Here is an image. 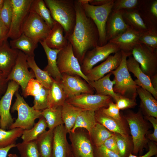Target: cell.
Wrapping results in <instances>:
<instances>
[{"mask_svg":"<svg viewBox=\"0 0 157 157\" xmlns=\"http://www.w3.org/2000/svg\"><path fill=\"white\" fill-rule=\"evenodd\" d=\"M13 13L8 35L12 40L16 39L22 33L24 23L30 12L33 0H11Z\"/></svg>","mask_w":157,"mask_h":157,"instance_id":"cell-7","label":"cell"},{"mask_svg":"<svg viewBox=\"0 0 157 157\" xmlns=\"http://www.w3.org/2000/svg\"><path fill=\"white\" fill-rule=\"evenodd\" d=\"M82 110L66 102L62 106V117L67 133L71 131L73 127L76 118Z\"/></svg>","mask_w":157,"mask_h":157,"instance_id":"cell-33","label":"cell"},{"mask_svg":"<svg viewBox=\"0 0 157 157\" xmlns=\"http://www.w3.org/2000/svg\"><path fill=\"white\" fill-rule=\"evenodd\" d=\"M126 65L129 72L132 73L137 79L134 81L136 84L151 93L154 98L157 99V92L153 88L150 77L141 70L139 64L131 56L128 57Z\"/></svg>","mask_w":157,"mask_h":157,"instance_id":"cell-20","label":"cell"},{"mask_svg":"<svg viewBox=\"0 0 157 157\" xmlns=\"http://www.w3.org/2000/svg\"><path fill=\"white\" fill-rule=\"evenodd\" d=\"M53 129L46 131L35 141L40 157H51Z\"/></svg>","mask_w":157,"mask_h":157,"instance_id":"cell-32","label":"cell"},{"mask_svg":"<svg viewBox=\"0 0 157 157\" xmlns=\"http://www.w3.org/2000/svg\"><path fill=\"white\" fill-rule=\"evenodd\" d=\"M4 0H0V12Z\"/></svg>","mask_w":157,"mask_h":157,"instance_id":"cell-59","label":"cell"},{"mask_svg":"<svg viewBox=\"0 0 157 157\" xmlns=\"http://www.w3.org/2000/svg\"><path fill=\"white\" fill-rule=\"evenodd\" d=\"M51 30L42 18L30 10L23 25L22 33L38 43L45 40Z\"/></svg>","mask_w":157,"mask_h":157,"instance_id":"cell-8","label":"cell"},{"mask_svg":"<svg viewBox=\"0 0 157 157\" xmlns=\"http://www.w3.org/2000/svg\"><path fill=\"white\" fill-rule=\"evenodd\" d=\"M112 0H90L89 3L94 6H101L107 4Z\"/></svg>","mask_w":157,"mask_h":157,"instance_id":"cell-56","label":"cell"},{"mask_svg":"<svg viewBox=\"0 0 157 157\" xmlns=\"http://www.w3.org/2000/svg\"><path fill=\"white\" fill-rule=\"evenodd\" d=\"M21 157H40L35 140L16 144Z\"/></svg>","mask_w":157,"mask_h":157,"instance_id":"cell-41","label":"cell"},{"mask_svg":"<svg viewBox=\"0 0 157 157\" xmlns=\"http://www.w3.org/2000/svg\"><path fill=\"white\" fill-rule=\"evenodd\" d=\"M95 116L97 122L103 125L110 132L124 137L129 136L123 121H117L106 115L103 112L101 108L95 111Z\"/></svg>","mask_w":157,"mask_h":157,"instance_id":"cell-23","label":"cell"},{"mask_svg":"<svg viewBox=\"0 0 157 157\" xmlns=\"http://www.w3.org/2000/svg\"><path fill=\"white\" fill-rule=\"evenodd\" d=\"M140 1L138 0H114L112 10L119 11L122 10H133L140 7Z\"/></svg>","mask_w":157,"mask_h":157,"instance_id":"cell-45","label":"cell"},{"mask_svg":"<svg viewBox=\"0 0 157 157\" xmlns=\"http://www.w3.org/2000/svg\"><path fill=\"white\" fill-rule=\"evenodd\" d=\"M127 122L132 135L133 144V153L137 155L141 152L147 140L145 137L149 126L144 119L140 109L136 113L130 112L124 116Z\"/></svg>","mask_w":157,"mask_h":157,"instance_id":"cell-5","label":"cell"},{"mask_svg":"<svg viewBox=\"0 0 157 157\" xmlns=\"http://www.w3.org/2000/svg\"><path fill=\"white\" fill-rule=\"evenodd\" d=\"M122 16L130 27L140 33L145 32L149 28L137 9L123 10Z\"/></svg>","mask_w":157,"mask_h":157,"instance_id":"cell-28","label":"cell"},{"mask_svg":"<svg viewBox=\"0 0 157 157\" xmlns=\"http://www.w3.org/2000/svg\"><path fill=\"white\" fill-rule=\"evenodd\" d=\"M140 33L129 27L123 33L108 42L116 44L124 52L132 54L134 47L139 43Z\"/></svg>","mask_w":157,"mask_h":157,"instance_id":"cell-21","label":"cell"},{"mask_svg":"<svg viewBox=\"0 0 157 157\" xmlns=\"http://www.w3.org/2000/svg\"><path fill=\"white\" fill-rule=\"evenodd\" d=\"M157 157V156L156 155V156H155V157Z\"/></svg>","mask_w":157,"mask_h":157,"instance_id":"cell-62","label":"cell"},{"mask_svg":"<svg viewBox=\"0 0 157 157\" xmlns=\"http://www.w3.org/2000/svg\"><path fill=\"white\" fill-rule=\"evenodd\" d=\"M9 44L11 48L21 51L27 56L34 57V50L38 45V43L24 33L19 38L10 40Z\"/></svg>","mask_w":157,"mask_h":157,"instance_id":"cell-30","label":"cell"},{"mask_svg":"<svg viewBox=\"0 0 157 157\" xmlns=\"http://www.w3.org/2000/svg\"><path fill=\"white\" fill-rule=\"evenodd\" d=\"M47 124L45 118L42 117L35 123L33 127L28 130H24L21 136L24 142L34 141L42 134L46 131Z\"/></svg>","mask_w":157,"mask_h":157,"instance_id":"cell-37","label":"cell"},{"mask_svg":"<svg viewBox=\"0 0 157 157\" xmlns=\"http://www.w3.org/2000/svg\"><path fill=\"white\" fill-rule=\"evenodd\" d=\"M67 134L64 124L53 129L51 157H72L71 145L67 139Z\"/></svg>","mask_w":157,"mask_h":157,"instance_id":"cell-18","label":"cell"},{"mask_svg":"<svg viewBox=\"0 0 157 157\" xmlns=\"http://www.w3.org/2000/svg\"><path fill=\"white\" fill-rule=\"evenodd\" d=\"M49 89L43 86L39 93L34 97L33 106L34 109L38 110H43L48 108V96Z\"/></svg>","mask_w":157,"mask_h":157,"instance_id":"cell-44","label":"cell"},{"mask_svg":"<svg viewBox=\"0 0 157 157\" xmlns=\"http://www.w3.org/2000/svg\"><path fill=\"white\" fill-rule=\"evenodd\" d=\"M150 11L153 16L156 19L157 18V0L152 2L150 8Z\"/></svg>","mask_w":157,"mask_h":157,"instance_id":"cell-57","label":"cell"},{"mask_svg":"<svg viewBox=\"0 0 157 157\" xmlns=\"http://www.w3.org/2000/svg\"><path fill=\"white\" fill-rule=\"evenodd\" d=\"M67 99L60 82L54 80L49 89L47 101L48 108H56L62 106Z\"/></svg>","mask_w":157,"mask_h":157,"instance_id":"cell-29","label":"cell"},{"mask_svg":"<svg viewBox=\"0 0 157 157\" xmlns=\"http://www.w3.org/2000/svg\"><path fill=\"white\" fill-rule=\"evenodd\" d=\"M9 29L0 20V46L7 40Z\"/></svg>","mask_w":157,"mask_h":157,"instance_id":"cell-53","label":"cell"},{"mask_svg":"<svg viewBox=\"0 0 157 157\" xmlns=\"http://www.w3.org/2000/svg\"><path fill=\"white\" fill-rule=\"evenodd\" d=\"M145 119L152 124L154 129L153 133L148 135V138L152 141L157 142V118L152 116H145Z\"/></svg>","mask_w":157,"mask_h":157,"instance_id":"cell-51","label":"cell"},{"mask_svg":"<svg viewBox=\"0 0 157 157\" xmlns=\"http://www.w3.org/2000/svg\"><path fill=\"white\" fill-rule=\"evenodd\" d=\"M30 10L42 18L51 29L55 21L52 18L49 9L43 0H33Z\"/></svg>","mask_w":157,"mask_h":157,"instance_id":"cell-38","label":"cell"},{"mask_svg":"<svg viewBox=\"0 0 157 157\" xmlns=\"http://www.w3.org/2000/svg\"><path fill=\"white\" fill-rule=\"evenodd\" d=\"M19 87L15 81H9L6 90L0 99V127L3 129L9 128L14 122L10 112V107L13 96Z\"/></svg>","mask_w":157,"mask_h":157,"instance_id":"cell-16","label":"cell"},{"mask_svg":"<svg viewBox=\"0 0 157 157\" xmlns=\"http://www.w3.org/2000/svg\"><path fill=\"white\" fill-rule=\"evenodd\" d=\"M7 76L0 71V95L2 96L5 92L8 81L7 79Z\"/></svg>","mask_w":157,"mask_h":157,"instance_id":"cell-54","label":"cell"},{"mask_svg":"<svg viewBox=\"0 0 157 157\" xmlns=\"http://www.w3.org/2000/svg\"><path fill=\"white\" fill-rule=\"evenodd\" d=\"M132 55L146 75L150 77L157 74V50H153L139 43L134 47Z\"/></svg>","mask_w":157,"mask_h":157,"instance_id":"cell-10","label":"cell"},{"mask_svg":"<svg viewBox=\"0 0 157 157\" xmlns=\"http://www.w3.org/2000/svg\"><path fill=\"white\" fill-rule=\"evenodd\" d=\"M113 134L103 125L97 122L89 136L93 146L98 147L103 145L104 142Z\"/></svg>","mask_w":157,"mask_h":157,"instance_id":"cell-36","label":"cell"},{"mask_svg":"<svg viewBox=\"0 0 157 157\" xmlns=\"http://www.w3.org/2000/svg\"><path fill=\"white\" fill-rule=\"evenodd\" d=\"M19 51L11 48L7 40L0 46V71L7 76L15 65Z\"/></svg>","mask_w":157,"mask_h":157,"instance_id":"cell-22","label":"cell"},{"mask_svg":"<svg viewBox=\"0 0 157 157\" xmlns=\"http://www.w3.org/2000/svg\"><path fill=\"white\" fill-rule=\"evenodd\" d=\"M57 62L58 70L61 74L79 76L89 83L88 78L81 71V65L74 55L72 46L69 42L67 45L58 53Z\"/></svg>","mask_w":157,"mask_h":157,"instance_id":"cell-9","label":"cell"},{"mask_svg":"<svg viewBox=\"0 0 157 157\" xmlns=\"http://www.w3.org/2000/svg\"><path fill=\"white\" fill-rule=\"evenodd\" d=\"M117 146L121 157H128L133 150V144L129 136L124 137L121 135L115 133Z\"/></svg>","mask_w":157,"mask_h":157,"instance_id":"cell-40","label":"cell"},{"mask_svg":"<svg viewBox=\"0 0 157 157\" xmlns=\"http://www.w3.org/2000/svg\"><path fill=\"white\" fill-rule=\"evenodd\" d=\"M62 106L56 108H47L42 111V116L45 119L49 129L64 124L62 117Z\"/></svg>","mask_w":157,"mask_h":157,"instance_id":"cell-35","label":"cell"},{"mask_svg":"<svg viewBox=\"0 0 157 157\" xmlns=\"http://www.w3.org/2000/svg\"><path fill=\"white\" fill-rule=\"evenodd\" d=\"M120 50L116 44L108 42L103 46L98 45L88 51L81 65L82 72L85 75L97 64L106 60L111 54Z\"/></svg>","mask_w":157,"mask_h":157,"instance_id":"cell-12","label":"cell"},{"mask_svg":"<svg viewBox=\"0 0 157 157\" xmlns=\"http://www.w3.org/2000/svg\"><path fill=\"white\" fill-rule=\"evenodd\" d=\"M150 78L153 88L157 92V74L151 76Z\"/></svg>","mask_w":157,"mask_h":157,"instance_id":"cell-58","label":"cell"},{"mask_svg":"<svg viewBox=\"0 0 157 157\" xmlns=\"http://www.w3.org/2000/svg\"><path fill=\"white\" fill-rule=\"evenodd\" d=\"M27 57L23 52L19 50L15 65L7 78L8 81H14L20 86L23 93L28 81L35 78L33 71L28 69Z\"/></svg>","mask_w":157,"mask_h":157,"instance_id":"cell-14","label":"cell"},{"mask_svg":"<svg viewBox=\"0 0 157 157\" xmlns=\"http://www.w3.org/2000/svg\"><path fill=\"white\" fill-rule=\"evenodd\" d=\"M27 63L29 68L31 69L37 80L44 87L49 89L54 80L47 72L42 70L38 66L35 61L34 56H27Z\"/></svg>","mask_w":157,"mask_h":157,"instance_id":"cell-34","label":"cell"},{"mask_svg":"<svg viewBox=\"0 0 157 157\" xmlns=\"http://www.w3.org/2000/svg\"><path fill=\"white\" fill-rule=\"evenodd\" d=\"M122 51V58L120 65L116 69L110 72L114 76L115 81L113 90L119 95L136 100L138 86L132 78L126 65L127 58L132 54Z\"/></svg>","mask_w":157,"mask_h":157,"instance_id":"cell-3","label":"cell"},{"mask_svg":"<svg viewBox=\"0 0 157 157\" xmlns=\"http://www.w3.org/2000/svg\"><path fill=\"white\" fill-rule=\"evenodd\" d=\"M76 20L73 31L67 39L74 54L81 65L86 52L98 45L99 35L92 19L86 15L78 0H75Z\"/></svg>","mask_w":157,"mask_h":157,"instance_id":"cell-1","label":"cell"},{"mask_svg":"<svg viewBox=\"0 0 157 157\" xmlns=\"http://www.w3.org/2000/svg\"><path fill=\"white\" fill-rule=\"evenodd\" d=\"M114 1L112 0L110 2L101 6L80 3L86 15L92 19L97 28L99 35V46H103L108 42L106 38V24L112 10Z\"/></svg>","mask_w":157,"mask_h":157,"instance_id":"cell-6","label":"cell"},{"mask_svg":"<svg viewBox=\"0 0 157 157\" xmlns=\"http://www.w3.org/2000/svg\"><path fill=\"white\" fill-rule=\"evenodd\" d=\"M112 99L109 96L83 93L67 99L65 102L82 110L95 111L107 108Z\"/></svg>","mask_w":157,"mask_h":157,"instance_id":"cell-13","label":"cell"},{"mask_svg":"<svg viewBox=\"0 0 157 157\" xmlns=\"http://www.w3.org/2000/svg\"><path fill=\"white\" fill-rule=\"evenodd\" d=\"M139 43L153 50L157 49V31L154 28H149L147 31L140 33Z\"/></svg>","mask_w":157,"mask_h":157,"instance_id":"cell-42","label":"cell"},{"mask_svg":"<svg viewBox=\"0 0 157 157\" xmlns=\"http://www.w3.org/2000/svg\"><path fill=\"white\" fill-rule=\"evenodd\" d=\"M123 10H112L106 24V38L107 42L125 31L130 27L125 22L122 16Z\"/></svg>","mask_w":157,"mask_h":157,"instance_id":"cell-19","label":"cell"},{"mask_svg":"<svg viewBox=\"0 0 157 157\" xmlns=\"http://www.w3.org/2000/svg\"><path fill=\"white\" fill-rule=\"evenodd\" d=\"M44 41L49 47L58 50L65 47L69 42L65 35L63 27L56 22Z\"/></svg>","mask_w":157,"mask_h":157,"instance_id":"cell-24","label":"cell"},{"mask_svg":"<svg viewBox=\"0 0 157 157\" xmlns=\"http://www.w3.org/2000/svg\"><path fill=\"white\" fill-rule=\"evenodd\" d=\"M148 147L149 150L144 155L138 156L130 154L128 157H151L157 154V147L156 144L152 141L148 143Z\"/></svg>","mask_w":157,"mask_h":157,"instance_id":"cell-52","label":"cell"},{"mask_svg":"<svg viewBox=\"0 0 157 157\" xmlns=\"http://www.w3.org/2000/svg\"><path fill=\"white\" fill-rule=\"evenodd\" d=\"M103 145L109 150L119 154V151L117 144L115 133H114L112 136L107 139Z\"/></svg>","mask_w":157,"mask_h":157,"instance_id":"cell-50","label":"cell"},{"mask_svg":"<svg viewBox=\"0 0 157 157\" xmlns=\"http://www.w3.org/2000/svg\"><path fill=\"white\" fill-rule=\"evenodd\" d=\"M13 13V5L11 0H4L0 12V20L9 29Z\"/></svg>","mask_w":157,"mask_h":157,"instance_id":"cell-43","label":"cell"},{"mask_svg":"<svg viewBox=\"0 0 157 157\" xmlns=\"http://www.w3.org/2000/svg\"><path fill=\"white\" fill-rule=\"evenodd\" d=\"M122 56V51L120 50L114 55H110L99 65L93 67L85 74L89 82L98 80L116 69L121 63Z\"/></svg>","mask_w":157,"mask_h":157,"instance_id":"cell-17","label":"cell"},{"mask_svg":"<svg viewBox=\"0 0 157 157\" xmlns=\"http://www.w3.org/2000/svg\"><path fill=\"white\" fill-rule=\"evenodd\" d=\"M1 96L0 95V99L1 98Z\"/></svg>","mask_w":157,"mask_h":157,"instance_id":"cell-61","label":"cell"},{"mask_svg":"<svg viewBox=\"0 0 157 157\" xmlns=\"http://www.w3.org/2000/svg\"><path fill=\"white\" fill-rule=\"evenodd\" d=\"M112 74L111 73H109L98 80L90 81L89 84L95 90L96 94L109 96L115 101L120 95L115 93L113 90L115 81V79L113 81L110 80V78Z\"/></svg>","mask_w":157,"mask_h":157,"instance_id":"cell-26","label":"cell"},{"mask_svg":"<svg viewBox=\"0 0 157 157\" xmlns=\"http://www.w3.org/2000/svg\"><path fill=\"white\" fill-rule=\"evenodd\" d=\"M97 122L95 111L82 110L78 114L70 132H73L77 128H83L88 131L89 135Z\"/></svg>","mask_w":157,"mask_h":157,"instance_id":"cell-31","label":"cell"},{"mask_svg":"<svg viewBox=\"0 0 157 157\" xmlns=\"http://www.w3.org/2000/svg\"><path fill=\"white\" fill-rule=\"evenodd\" d=\"M138 95L141 101V110L145 116L157 118V101L149 92L138 86L137 89Z\"/></svg>","mask_w":157,"mask_h":157,"instance_id":"cell-27","label":"cell"},{"mask_svg":"<svg viewBox=\"0 0 157 157\" xmlns=\"http://www.w3.org/2000/svg\"><path fill=\"white\" fill-rule=\"evenodd\" d=\"M62 75L60 82L67 99L83 93L94 94V88L81 76L65 74Z\"/></svg>","mask_w":157,"mask_h":157,"instance_id":"cell-15","label":"cell"},{"mask_svg":"<svg viewBox=\"0 0 157 157\" xmlns=\"http://www.w3.org/2000/svg\"><path fill=\"white\" fill-rule=\"evenodd\" d=\"M42 86L36 79H31L28 81L23 93L24 96L25 97L30 96H35L39 93Z\"/></svg>","mask_w":157,"mask_h":157,"instance_id":"cell-46","label":"cell"},{"mask_svg":"<svg viewBox=\"0 0 157 157\" xmlns=\"http://www.w3.org/2000/svg\"><path fill=\"white\" fill-rule=\"evenodd\" d=\"M68 134L72 157H94L93 146L85 129L77 128Z\"/></svg>","mask_w":157,"mask_h":157,"instance_id":"cell-11","label":"cell"},{"mask_svg":"<svg viewBox=\"0 0 157 157\" xmlns=\"http://www.w3.org/2000/svg\"><path fill=\"white\" fill-rule=\"evenodd\" d=\"M93 151L94 157H121L103 145L98 147L93 146Z\"/></svg>","mask_w":157,"mask_h":157,"instance_id":"cell-48","label":"cell"},{"mask_svg":"<svg viewBox=\"0 0 157 157\" xmlns=\"http://www.w3.org/2000/svg\"><path fill=\"white\" fill-rule=\"evenodd\" d=\"M44 1L53 19L63 27L65 35L67 38L72 34L76 22L74 0H44Z\"/></svg>","mask_w":157,"mask_h":157,"instance_id":"cell-2","label":"cell"},{"mask_svg":"<svg viewBox=\"0 0 157 157\" xmlns=\"http://www.w3.org/2000/svg\"><path fill=\"white\" fill-rule=\"evenodd\" d=\"M116 104L119 110L133 108L137 105L136 100L120 95L115 101Z\"/></svg>","mask_w":157,"mask_h":157,"instance_id":"cell-49","label":"cell"},{"mask_svg":"<svg viewBox=\"0 0 157 157\" xmlns=\"http://www.w3.org/2000/svg\"><path fill=\"white\" fill-rule=\"evenodd\" d=\"M40 42L44 51L47 60V64L44 70L47 72L55 81H60L62 75L58 70L57 60L58 54L60 50L49 47L44 41Z\"/></svg>","mask_w":157,"mask_h":157,"instance_id":"cell-25","label":"cell"},{"mask_svg":"<svg viewBox=\"0 0 157 157\" xmlns=\"http://www.w3.org/2000/svg\"><path fill=\"white\" fill-rule=\"evenodd\" d=\"M8 157H19L16 154H10L8 155Z\"/></svg>","mask_w":157,"mask_h":157,"instance_id":"cell-60","label":"cell"},{"mask_svg":"<svg viewBox=\"0 0 157 157\" xmlns=\"http://www.w3.org/2000/svg\"><path fill=\"white\" fill-rule=\"evenodd\" d=\"M103 112L106 115L119 121H122V118L119 113V109L116 104L112 101L108 104L107 108H101Z\"/></svg>","mask_w":157,"mask_h":157,"instance_id":"cell-47","label":"cell"},{"mask_svg":"<svg viewBox=\"0 0 157 157\" xmlns=\"http://www.w3.org/2000/svg\"><path fill=\"white\" fill-rule=\"evenodd\" d=\"M16 147V144L0 148V157H7L9 151L12 148Z\"/></svg>","mask_w":157,"mask_h":157,"instance_id":"cell-55","label":"cell"},{"mask_svg":"<svg viewBox=\"0 0 157 157\" xmlns=\"http://www.w3.org/2000/svg\"><path fill=\"white\" fill-rule=\"evenodd\" d=\"M16 99L11 108L12 112L16 111L18 116L15 122L9 126V129L19 128L24 130L29 129L35 124V119L42 117V111L35 110L30 106L17 91L15 94Z\"/></svg>","mask_w":157,"mask_h":157,"instance_id":"cell-4","label":"cell"},{"mask_svg":"<svg viewBox=\"0 0 157 157\" xmlns=\"http://www.w3.org/2000/svg\"><path fill=\"white\" fill-rule=\"evenodd\" d=\"M24 130L17 128L6 131L0 127V148L16 144V140L21 136Z\"/></svg>","mask_w":157,"mask_h":157,"instance_id":"cell-39","label":"cell"}]
</instances>
